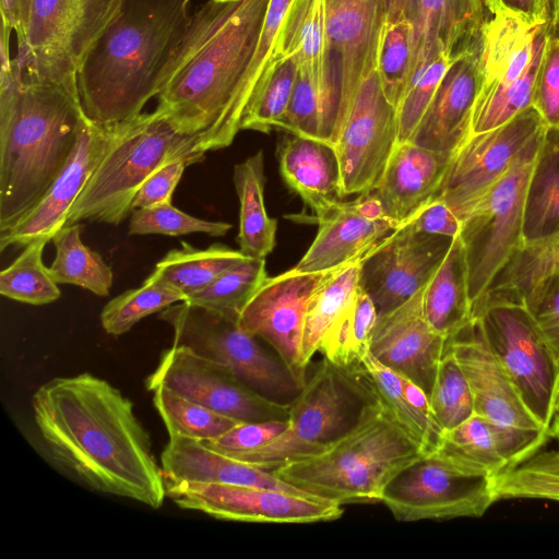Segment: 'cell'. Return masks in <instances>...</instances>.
I'll list each match as a JSON object with an SVG mask.
<instances>
[{
    "instance_id": "obj_3",
    "label": "cell",
    "mask_w": 559,
    "mask_h": 559,
    "mask_svg": "<svg viewBox=\"0 0 559 559\" xmlns=\"http://www.w3.org/2000/svg\"><path fill=\"white\" fill-rule=\"evenodd\" d=\"M10 39L0 35V234L44 197L86 119L78 84L26 79Z\"/></svg>"
},
{
    "instance_id": "obj_49",
    "label": "cell",
    "mask_w": 559,
    "mask_h": 559,
    "mask_svg": "<svg viewBox=\"0 0 559 559\" xmlns=\"http://www.w3.org/2000/svg\"><path fill=\"white\" fill-rule=\"evenodd\" d=\"M230 228L231 225L225 222L191 216L173 206L171 202L133 210L129 223L130 235L182 236L198 233L221 237Z\"/></svg>"
},
{
    "instance_id": "obj_59",
    "label": "cell",
    "mask_w": 559,
    "mask_h": 559,
    "mask_svg": "<svg viewBox=\"0 0 559 559\" xmlns=\"http://www.w3.org/2000/svg\"><path fill=\"white\" fill-rule=\"evenodd\" d=\"M386 5V23H397L407 21L414 23L418 0H385Z\"/></svg>"
},
{
    "instance_id": "obj_63",
    "label": "cell",
    "mask_w": 559,
    "mask_h": 559,
    "mask_svg": "<svg viewBox=\"0 0 559 559\" xmlns=\"http://www.w3.org/2000/svg\"><path fill=\"white\" fill-rule=\"evenodd\" d=\"M556 413H559V379H558V385H557V392H556V399H555V414Z\"/></svg>"
},
{
    "instance_id": "obj_15",
    "label": "cell",
    "mask_w": 559,
    "mask_h": 559,
    "mask_svg": "<svg viewBox=\"0 0 559 559\" xmlns=\"http://www.w3.org/2000/svg\"><path fill=\"white\" fill-rule=\"evenodd\" d=\"M165 486L179 508L225 521L305 524L334 521L344 512L336 502L273 488L175 480Z\"/></svg>"
},
{
    "instance_id": "obj_4",
    "label": "cell",
    "mask_w": 559,
    "mask_h": 559,
    "mask_svg": "<svg viewBox=\"0 0 559 559\" xmlns=\"http://www.w3.org/2000/svg\"><path fill=\"white\" fill-rule=\"evenodd\" d=\"M193 0H122L78 73L85 116L114 126L156 97L162 73L190 21Z\"/></svg>"
},
{
    "instance_id": "obj_30",
    "label": "cell",
    "mask_w": 559,
    "mask_h": 559,
    "mask_svg": "<svg viewBox=\"0 0 559 559\" xmlns=\"http://www.w3.org/2000/svg\"><path fill=\"white\" fill-rule=\"evenodd\" d=\"M341 94V59L328 47L320 69L298 66L289 104L277 129L330 144Z\"/></svg>"
},
{
    "instance_id": "obj_11",
    "label": "cell",
    "mask_w": 559,
    "mask_h": 559,
    "mask_svg": "<svg viewBox=\"0 0 559 559\" xmlns=\"http://www.w3.org/2000/svg\"><path fill=\"white\" fill-rule=\"evenodd\" d=\"M122 0H32L27 32L17 46L24 76L78 84L88 50Z\"/></svg>"
},
{
    "instance_id": "obj_25",
    "label": "cell",
    "mask_w": 559,
    "mask_h": 559,
    "mask_svg": "<svg viewBox=\"0 0 559 559\" xmlns=\"http://www.w3.org/2000/svg\"><path fill=\"white\" fill-rule=\"evenodd\" d=\"M452 155L408 141L397 143L380 181L372 190L381 201L386 217L400 227L435 199Z\"/></svg>"
},
{
    "instance_id": "obj_13",
    "label": "cell",
    "mask_w": 559,
    "mask_h": 559,
    "mask_svg": "<svg viewBox=\"0 0 559 559\" xmlns=\"http://www.w3.org/2000/svg\"><path fill=\"white\" fill-rule=\"evenodd\" d=\"M397 134V109L386 97L376 70L338 116L330 143L340 159L342 198L377 187Z\"/></svg>"
},
{
    "instance_id": "obj_16",
    "label": "cell",
    "mask_w": 559,
    "mask_h": 559,
    "mask_svg": "<svg viewBox=\"0 0 559 559\" xmlns=\"http://www.w3.org/2000/svg\"><path fill=\"white\" fill-rule=\"evenodd\" d=\"M546 127L539 114L528 107L498 128L472 133L453 153L436 198L444 201L462 221Z\"/></svg>"
},
{
    "instance_id": "obj_41",
    "label": "cell",
    "mask_w": 559,
    "mask_h": 559,
    "mask_svg": "<svg viewBox=\"0 0 559 559\" xmlns=\"http://www.w3.org/2000/svg\"><path fill=\"white\" fill-rule=\"evenodd\" d=\"M491 481L497 500L527 498L559 502V447L537 451L491 477Z\"/></svg>"
},
{
    "instance_id": "obj_37",
    "label": "cell",
    "mask_w": 559,
    "mask_h": 559,
    "mask_svg": "<svg viewBox=\"0 0 559 559\" xmlns=\"http://www.w3.org/2000/svg\"><path fill=\"white\" fill-rule=\"evenodd\" d=\"M81 223L63 226L52 237L56 258L49 272L57 284H72L83 287L97 296H107L114 274L102 255L86 247L81 235Z\"/></svg>"
},
{
    "instance_id": "obj_52",
    "label": "cell",
    "mask_w": 559,
    "mask_h": 559,
    "mask_svg": "<svg viewBox=\"0 0 559 559\" xmlns=\"http://www.w3.org/2000/svg\"><path fill=\"white\" fill-rule=\"evenodd\" d=\"M559 31H550L539 63L532 107L548 128L559 129Z\"/></svg>"
},
{
    "instance_id": "obj_7",
    "label": "cell",
    "mask_w": 559,
    "mask_h": 559,
    "mask_svg": "<svg viewBox=\"0 0 559 559\" xmlns=\"http://www.w3.org/2000/svg\"><path fill=\"white\" fill-rule=\"evenodd\" d=\"M376 396L361 362L341 367L323 358L290 403L287 428L269 443L235 459L273 471L321 454L358 424Z\"/></svg>"
},
{
    "instance_id": "obj_2",
    "label": "cell",
    "mask_w": 559,
    "mask_h": 559,
    "mask_svg": "<svg viewBox=\"0 0 559 559\" xmlns=\"http://www.w3.org/2000/svg\"><path fill=\"white\" fill-rule=\"evenodd\" d=\"M269 2L205 1L162 73L155 110L205 153L229 146L240 131L236 94Z\"/></svg>"
},
{
    "instance_id": "obj_44",
    "label": "cell",
    "mask_w": 559,
    "mask_h": 559,
    "mask_svg": "<svg viewBox=\"0 0 559 559\" xmlns=\"http://www.w3.org/2000/svg\"><path fill=\"white\" fill-rule=\"evenodd\" d=\"M266 278L265 259L248 258L222 273L186 302L239 317Z\"/></svg>"
},
{
    "instance_id": "obj_5",
    "label": "cell",
    "mask_w": 559,
    "mask_h": 559,
    "mask_svg": "<svg viewBox=\"0 0 559 559\" xmlns=\"http://www.w3.org/2000/svg\"><path fill=\"white\" fill-rule=\"evenodd\" d=\"M425 454L377 392L358 424L333 447L272 472L298 489L341 506L377 503L391 479Z\"/></svg>"
},
{
    "instance_id": "obj_33",
    "label": "cell",
    "mask_w": 559,
    "mask_h": 559,
    "mask_svg": "<svg viewBox=\"0 0 559 559\" xmlns=\"http://www.w3.org/2000/svg\"><path fill=\"white\" fill-rule=\"evenodd\" d=\"M233 181L239 200V250L249 258L265 259L275 247L277 222L264 204V155L257 152L234 167Z\"/></svg>"
},
{
    "instance_id": "obj_36",
    "label": "cell",
    "mask_w": 559,
    "mask_h": 559,
    "mask_svg": "<svg viewBox=\"0 0 559 559\" xmlns=\"http://www.w3.org/2000/svg\"><path fill=\"white\" fill-rule=\"evenodd\" d=\"M328 48L326 0H294L285 15L274 59L295 58L298 66L320 69Z\"/></svg>"
},
{
    "instance_id": "obj_38",
    "label": "cell",
    "mask_w": 559,
    "mask_h": 559,
    "mask_svg": "<svg viewBox=\"0 0 559 559\" xmlns=\"http://www.w3.org/2000/svg\"><path fill=\"white\" fill-rule=\"evenodd\" d=\"M360 362L395 420L426 453L436 451L443 430L433 417L413 406L405 393L402 376L380 362L370 350Z\"/></svg>"
},
{
    "instance_id": "obj_64",
    "label": "cell",
    "mask_w": 559,
    "mask_h": 559,
    "mask_svg": "<svg viewBox=\"0 0 559 559\" xmlns=\"http://www.w3.org/2000/svg\"><path fill=\"white\" fill-rule=\"evenodd\" d=\"M218 3H228V2H235V1H239V0H214Z\"/></svg>"
},
{
    "instance_id": "obj_39",
    "label": "cell",
    "mask_w": 559,
    "mask_h": 559,
    "mask_svg": "<svg viewBox=\"0 0 559 559\" xmlns=\"http://www.w3.org/2000/svg\"><path fill=\"white\" fill-rule=\"evenodd\" d=\"M557 271L559 231L542 239L523 242L487 292L522 301L535 285Z\"/></svg>"
},
{
    "instance_id": "obj_48",
    "label": "cell",
    "mask_w": 559,
    "mask_h": 559,
    "mask_svg": "<svg viewBox=\"0 0 559 559\" xmlns=\"http://www.w3.org/2000/svg\"><path fill=\"white\" fill-rule=\"evenodd\" d=\"M293 1L270 0L269 2L253 55L236 94L235 115L239 124H241L245 111L259 82L270 66L276 60L274 59L275 44L285 15Z\"/></svg>"
},
{
    "instance_id": "obj_51",
    "label": "cell",
    "mask_w": 559,
    "mask_h": 559,
    "mask_svg": "<svg viewBox=\"0 0 559 559\" xmlns=\"http://www.w3.org/2000/svg\"><path fill=\"white\" fill-rule=\"evenodd\" d=\"M454 59L440 52L413 78L397 107V143L411 139Z\"/></svg>"
},
{
    "instance_id": "obj_9",
    "label": "cell",
    "mask_w": 559,
    "mask_h": 559,
    "mask_svg": "<svg viewBox=\"0 0 559 559\" xmlns=\"http://www.w3.org/2000/svg\"><path fill=\"white\" fill-rule=\"evenodd\" d=\"M158 319L171 326L174 345L221 364L267 399L290 404L302 389L284 361L240 326L237 316L181 301Z\"/></svg>"
},
{
    "instance_id": "obj_32",
    "label": "cell",
    "mask_w": 559,
    "mask_h": 559,
    "mask_svg": "<svg viewBox=\"0 0 559 559\" xmlns=\"http://www.w3.org/2000/svg\"><path fill=\"white\" fill-rule=\"evenodd\" d=\"M424 310L430 325L447 340L472 320L467 265L460 235L425 287Z\"/></svg>"
},
{
    "instance_id": "obj_57",
    "label": "cell",
    "mask_w": 559,
    "mask_h": 559,
    "mask_svg": "<svg viewBox=\"0 0 559 559\" xmlns=\"http://www.w3.org/2000/svg\"><path fill=\"white\" fill-rule=\"evenodd\" d=\"M408 222L424 233L451 238L460 235L462 228L461 219L439 198H435L425 204Z\"/></svg>"
},
{
    "instance_id": "obj_53",
    "label": "cell",
    "mask_w": 559,
    "mask_h": 559,
    "mask_svg": "<svg viewBox=\"0 0 559 559\" xmlns=\"http://www.w3.org/2000/svg\"><path fill=\"white\" fill-rule=\"evenodd\" d=\"M559 360V271L535 285L522 299Z\"/></svg>"
},
{
    "instance_id": "obj_18",
    "label": "cell",
    "mask_w": 559,
    "mask_h": 559,
    "mask_svg": "<svg viewBox=\"0 0 559 559\" xmlns=\"http://www.w3.org/2000/svg\"><path fill=\"white\" fill-rule=\"evenodd\" d=\"M333 270L300 273L290 269L267 277L239 314L240 326L267 343L301 388L307 380L301 346L308 304Z\"/></svg>"
},
{
    "instance_id": "obj_10",
    "label": "cell",
    "mask_w": 559,
    "mask_h": 559,
    "mask_svg": "<svg viewBox=\"0 0 559 559\" xmlns=\"http://www.w3.org/2000/svg\"><path fill=\"white\" fill-rule=\"evenodd\" d=\"M544 131L526 145L508 171L461 221L460 237L465 251L472 306L489 289L524 242L526 188Z\"/></svg>"
},
{
    "instance_id": "obj_43",
    "label": "cell",
    "mask_w": 559,
    "mask_h": 559,
    "mask_svg": "<svg viewBox=\"0 0 559 559\" xmlns=\"http://www.w3.org/2000/svg\"><path fill=\"white\" fill-rule=\"evenodd\" d=\"M47 241L37 240L0 273V294L34 306L47 305L60 297V289L43 263Z\"/></svg>"
},
{
    "instance_id": "obj_26",
    "label": "cell",
    "mask_w": 559,
    "mask_h": 559,
    "mask_svg": "<svg viewBox=\"0 0 559 559\" xmlns=\"http://www.w3.org/2000/svg\"><path fill=\"white\" fill-rule=\"evenodd\" d=\"M280 173L318 219L342 202L341 165L333 145L289 133L277 147Z\"/></svg>"
},
{
    "instance_id": "obj_62",
    "label": "cell",
    "mask_w": 559,
    "mask_h": 559,
    "mask_svg": "<svg viewBox=\"0 0 559 559\" xmlns=\"http://www.w3.org/2000/svg\"><path fill=\"white\" fill-rule=\"evenodd\" d=\"M550 437L556 439L559 444V413H556L549 426Z\"/></svg>"
},
{
    "instance_id": "obj_1",
    "label": "cell",
    "mask_w": 559,
    "mask_h": 559,
    "mask_svg": "<svg viewBox=\"0 0 559 559\" xmlns=\"http://www.w3.org/2000/svg\"><path fill=\"white\" fill-rule=\"evenodd\" d=\"M31 405L63 468L93 490L162 507L166 486L151 437L119 389L90 372L57 377L34 392Z\"/></svg>"
},
{
    "instance_id": "obj_56",
    "label": "cell",
    "mask_w": 559,
    "mask_h": 559,
    "mask_svg": "<svg viewBox=\"0 0 559 559\" xmlns=\"http://www.w3.org/2000/svg\"><path fill=\"white\" fill-rule=\"evenodd\" d=\"M492 16L515 20L530 26L550 21V0H483Z\"/></svg>"
},
{
    "instance_id": "obj_14",
    "label": "cell",
    "mask_w": 559,
    "mask_h": 559,
    "mask_svg": "<svg viewBox=\"0 0 559 559\" xmlns=\"http://www.w3.org/2000/svg\"><path fill=\"white\" fill-rule=\"evenodd\" d=\"M153 391L173 392L240 423L287 420L290 404L267 399L221 364L190 348L174 345L165 350L145 381Z\"/></svg>"
},
{
    "instance_id": "obj_47",
    "label": "cell",
    "mask_w": 559,
    "mask_h": 559,
    "mask_svg": "<svg viewBox=\"0 0 559 559\" xmlns=\"http://www.w3.org/2000/svg\"><path fill=\"white\" fill-rule=\"evenodd\" d=\"M413 24L385 23L378 50L377 71L389 100L399 107L412 80Z\"/></svg>"
},
{
    "instance_id": "obj_17",
    "label": "cell",
    "mask_w": 559,
    "mask_h": 559,
    "mask_svg": "<svg viewBox=\"0 0 559 559\" xmlns=\"http://www.w3.org/2000/svg\"><path fill=\"white\" fill-rule=\"evenodd\" d=\"M453 239L424 233L407 222L370 249L360 261L359 286L373 300L378 314L392 311L426 287Z\"/></svg>"
},
{
    "instance_id": "obj_42",
    "label": "cell",
    "mask_w": 559,
    "mask_h": 559,
    "mask_svg": "<svg viewBox=\"0 0 559 559\" xmlns=\"http://www.w3.org/2000/svg\"><path fill=\"white\" fill-rule=\"evenodd\" d=\"M298 64L295 58L276 59L259 82L241 120V130L269 133L277 129L292 96Z\"/></svg>"
},
{
    "instance_id": "obj_29",
    "label": "cell",
    "mask_w": 559,
    "mask_h": 559,
    "mask_svg": "<svg viewBox=\"0 0 559 559\" xmlns=\"http://www.w3.org/2000/svg\"><path fill=\"white\" fill-rule=\"evenodd\" d=\"M165 480L257 486L310 495L278 478L272 471L224 455L203 441L169 437L160 455Z\"/></svg>"
},
{
    "instance_id": "obj_61",
    "label": "cell",
    "mask_w": 559,
    "mask_h": 559,
    "mask_svg": "<svg viewBox=\"0 0 559 559\" xmlns=\"http://www.w3.org/2000/svg\"><path fill=\"white\" fill-rule=\"evenodd\" d=\"M550 20L554 27L559 31V0H550Z\"/></svg>"
},
{
    "instance_id": "obj_54",
    "label": "cell",
    "mask_w": 559,
    "mask_h": 559,
    "mask_svg": "<svg viewBox=\"0 0 559 559\" xmlns=\"http://www.w3.org/2000/svg\"><path fill=\"white\" fill-rule=\"evenodd\" d=\"M287 426L288 420L240 423L219 438L203 442L209 448L235 459L269 443L277 438Z\"/></svg>"
},
{
    "instance_id": "obj_20",
    "label": "cell",
    "mask_w": 559,
    "mask_h": 559,
    "mask_svg": "<svg viewBox=\"0 0 559 559\" xmlns=\"http://www.w3.org/2000/svg\"><path fill=\"white\" fill-rule=\"evenodd\" d=\"M424 292L425 287L392 311L378 314L369 350L429 397L447 338L426 318Z\"/></svg>"
},
{
    "instance_id": "obj_40",
    "label": "cell",
    "mask_w": 559,
    "mask_h": 559,
    "mask_svg": "<svg viewBox=\"0 0 559 559\" xmlns=\"http://www.w3.org/2000/svg\"><path fill=\"white\" fill-rule=\"evenodd\" d=\"M152 392L153 404L169 437L210 441L219 438L240 424L236 419L218 414L165 386H157Z\"/></svg>"
},
{
    "instance_id": "obj_24",
    "label": "cell",
    "mask_w": 559,
    "mask_h": 559,
    "mask_svg": "<svg viewBox=\"0 0 559 559\" xmlns=\"http://www.w3.org/2000/svg\"><path fill=\"white\" fill-rule=\"evenodd\" d=\"M385 23V0H326L328 47L338 55L342 66L337 118L365 78L377 70Z\"/></svg>"
},
{
    "instance_id": "obj_21",
    "label": "cell",
    "mask_w": 559,
    "mask_h": 559,
    "mask_svg": "<svg viewBox=\"0 0 559 559\" xmlns=\"http://www.w3.org/2000/svg\"><path fill=\"white\" fill-rule=\"evenodd\" d=\"M447 345L468 382L476 414L506 426L549 430L528 411L475 319L448 338Z\"/></svg>"
},
{
    "instance_id": "obj_60",
    "label": "cell",
    "mask_w": 559,
    "mask_h": 559,
    "mask_svg": "<svg viewBox=\"0 0 559 559\" xmlns=\"http://www.w3.org/2000/svg\"><path fill=\"white\" fill-rule=\"evenodd\" d=\"M353 204L355 210L367 219L386 218L382 203L372 190L359 193V197L353 200Z\"/></svg>"
},
{
    "instance_id": "obj_23",
    "label": "cell",
    "mask_w": 559,
    "mask_h": 559,
    "mask_svg": "<svg viewBox=\"0 0 559 559\" xmlns=\"http://www.w3.org/2000/svg\"><path fill=\"white\" fill-rule=\"evenodd\" d=\"M549 438V430L506 426L474 413L443 430L436 451L466 469L495 477L542 450Z\"/></svg>"
},
{
    "instance_id": "obj_19",
    "label": "cell",
    "mask_w": 559,
    "mask_h": 559,
    "mask_svg": "<svg viewBox=\"0 0 559 559\" xmlns=\"http://www.w3.org/2000/svg\"><path fill=\"white\" fill-rule=\"evenodd\" d=\"M118 124L103 126L87 117L81 128L76 146L67 165L44 194L12 228L0 234V250L24 248L45 240L66 226L69 213L100 162Z\"/></svg>"
},
{
    "instance_id": "obj_22",
    "label": "cell",
    "mask_w": 559,
    "mask_h": 559,
    "mask_svg": "<svg viewBox=\"0 0 559 559\" xmlns=\"http://www.w3.org/2000/svg\"><path fill=\"white\" fill-rule=\"evenodd\" d=\"M479 45L480 36L455 57L408 142L454 153L472 134L474 107L481 86Z\"/></svg>"
},
{
    "instance_id": "obj_12",
    "label": "cell",
    "mask_w": 559,
    "mask_h": 559,
    "mask_svg": "<svg viewBox=\"0 0 559 559\" xmlns=\"http://www.w3.org/2000/svg\"><path fill=\"white\" fill-rule=\"evenodd\" d=\"M496 501L491 477L466 469L438 451L399 472L381 500L402 522L479 518Z\"/></svg>"
},
{
    "instance_id": "obj_31",
    "label": "cell",
    "mask_w": 559,
    "mask_h": 559,
    "mask_svg": "<svg viewBox=\"0 0 559 559\" xmlns=\"http://www.w3.org/2000/svg\"><path fill=\"white\" fill-rule=\"evenodd\" d=\"M361 259L334 269L311 296L301 346L306 368L316 354L330 355L356 299Z\"/></svg>"
},
{
    "instance_id": "obj_34",
    "label": "cell",
    "mask_w": 559,
    "mask_h": 559,
    "mask_svg": "<svg viewBox=\"0 0 559 559\" xmlns=\"http://www.w3.org/2000/svg\"><path fill=\"white\" fill-rule=\"evenodd\" d=\"M559 231V129L546 128L532 168L524 204V242Z\"/></svg>"
},
{
    "instance_id": "obj_58",
    "label": "cell",
    "mask_w": 559,
    "mask_h": 559,
    "mask_svg": "<svg viewBox=\"0 0 559 559\" xmlns=\"http://www.w3.org/2000/svg\"><path fill=\"white\" fill-rule=\"evenodd\" d=\"M31 4L32 0H0L2 22L13 28L17 46L25 41Z\"/></svg>"
},
{
    "instance_id": "obj_46",
    "label": "cell",
    "mask_w": 559,
    "mask_h": 559,
    "mask_svg": "<svg viewBox=\"0 0 559 559\" xmlns=\"http://www.w3.org/2000/svg\"><path fill=\"white\" fill-rule=\"evenodd\" d=\"M429 403L442 430L454 428L475 413L468 382L448 345L438 365Z\"/></svg>"
},
{
    "instance_id": "obj_50",
    "label": "cell",
    "mask_w": 559,
    "mask_h": 559,
    "mask_svg": "<svg viewBox=\"0 0 559 559\" xmlns=\"http://www.w3.org/2000/svg\"><path fill=\"white\" fill-rule=\"evenodd\" d=\"M377 320L378 310L373 300L359 286L353 309L325 359L341 367L360 364L364 356L369 352Z\"/></svg>"
},
{
    "instance_id": "obj_45",
    "label": "cell",
    "mask_w": 559,
    "mask_h": 559,
    "mask_svg": "<svg viewBox=\"0 0 559 559\" xmlns=\"http://www.w3.org/2000/svg\"><path fill=\"white\" fill-rule=\"evenodd\" d=\"M181 301L185 297L180 293L145 280L141 287L126 290L111 299L100 313V323L107 334L119 336L145 317Z\"/></svg>"
},
{
    "instance_id": "obj_27",
    "label": "cell",
    "mask_w": 559,
    "mask_h": 559,
    "mask_svg": "<svg viewBox=\"0 0 559 559\" xmlns=\"http://www.w3.org/2000/svg\"><path fill=\"white\" fill-rule=\"evenodd\" d=\"M485 9L483 0H418L412 80L438 53L456 57L471 48L486 22Z\"/></svg>"
},
{
    "instance_id": "obj_6",
    "label": "cell",
    "mask_w": 559,
    "mask_h": 559,
    "mask_svg": "<svg viewBox=\"0 0 559 559\" xmlns=\"http://www.w3.org/2000/svg\"><path fill=\"white\" fill-rule=\"evenodd\" d=\"M204 158L197 140L177 131L156 110L118 123L66 225L84 221L118 225L132 212L134 195L154 171L173 162L193 165Z\"/></svg>"
},
{
    "instance_id": "obj_28",
    "label": "cell",
    "mask_w": 559,
    "mask_h": 559,
    "mask_svg": "<svg viewBox=\"0 0 559 559\" xmlns=\"http://www.w3.org/2000/svg\"><path fill=\"white\" fill-rule=\"evenodd\" d=\"M318 233L293 269L300 273L329 271L361 259L379 241L399 228L389 217L370 221L361 216L353 201L341 204L314 219Z\"/></svg>"
},
{
    "instance_id": "obj_55",
    "label": "cell",
    "mask_w": 559,
    "mask_h": 559,
    "mask_svg": "<svg viewBox=\"0 0 559 559\" xmlns=\"http://www.w3.org/2000/svg\"><path fill=\"white\" fill-rule=\"evenodd\" d=\"M188 166L187 162L178 160L154 171L134 195L132 211L171 202L173 193Z\"/></svg>"
},
{
    "instance_id": "obj_8",
    "label": "cell",
    "mask_w": 559,
    "mask_h": 559,
    "mask_svg": "<svg viewBox=\"0 0 559 559\" xmlns=\"http://www.w3.org/2000/svg\"><path fill=\"white\" fill-rule=\"evenodd\" d=\"M472 319L528 411L549 429L559 360L525 305L487 292L473 304Z\"/></svg>"
},
{
    "instance_id": "obj_35",
    "label": "cell",
    "mask_w": 559,
    "mask_h": 559,
    "mask_svg": "<svg viewBox=\"0 0 559 559\" xmlns=\"http://www.w3.org/2000/svg\"><path fill=\"white\" fill-rule=\"evenodd\" d=\"M248 258L240 250L222 243L201 249L182 241L180 248L171 249L156 263L154 272L146 280L175 289L186 301Z\"/></svg>"
}]
</instances>
